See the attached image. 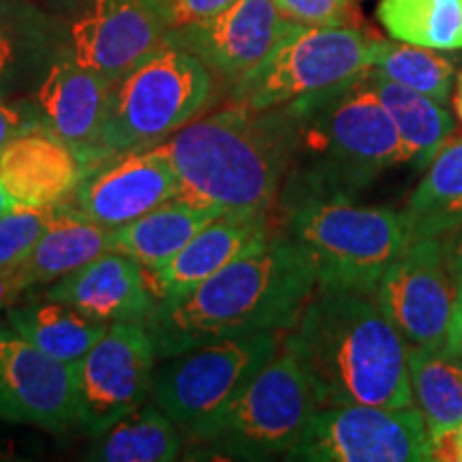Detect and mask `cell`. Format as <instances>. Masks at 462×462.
I'll return each mask as SVG.
<instances>
[{
    "instance_id": "cell-22",
    "label": "cell",
    "mask_w": 462,
    "mask_h": 462,
    "mask_svg": "<svg viewBox=\"0 0 462 462\" xmlns=\"http://www.w3.org/2000/svg\"><path fill=\"white\" fill-rule=\"evenodd\" d=\"M69 48L54 20L28 0H0V97L39 84Z\"/></svg>"
},
{
    "instance_id": "cell-40",
    "label": "cell",
    "mask_w": 462,
    "mask_h": 462,
    "mask_svg": "<svg viewBox=\"0 0 462 462\" xmlns=\"http://www.w3.org/2000/svg\"><path fill=\"white\" fill-rule=\"evenodd\" d=\"M15 206H17V201L11 198L7 190L3 189V184H0V215H3V212L11 210V208H15Z\"/></svg>"
},
{
    "instance_id": "cell-6",
    "label": "cell",
    "mask_w": 462,
    "mask_h": 462,
    "mask_svg": "<svg viewBox=\"0 0 462 462\" xmlns=\"http://www.w3.org/2000/svg\"><path fill=\"white\" fill-rule=\"evenodd\" d=\"M212 92V73L198 56L165 43L114 84L97 163L159 146L195 120Z\"/></svg>"
},
{
    "instance_id": "cell-19",
    "label": "cell",
    "mask_w": 462,
    "mask_h": 462,
    "mask_svg": "<svg viewBox=\"0 0 462 462\" xmlns=\"http://www.w3.org/2000/svg\"><path fill=\"white\" fill-rule=\"evenodd\" d=\"M273 217L218 215L163 268L148 273L157 300L176 298L190 291L246 253L255 251L274 236Z\"/></svg>"
},
{
    "instance_id": "cell-21",
    "label": "cell",
    "mask_w": 462,
    "mask_h": 462,
    "mask_svg": "<svg viewBox=\"0 0 462 462\" xmlns=\"http://www.w3.org/2000/svg\"><path fill=\"white\" fill-rule=\"evenodd\" d=\"M107 251H112V231L86 221L71 206L24 259L0 273V309H9L22 293L62 279Z\"/></svg>"
},
{
    "instance_id": "cell-27",
    "label": "cell",
    "mask_w": 462,
    "mask_h": 462,
    "mask_svg": "<svg viewBox=\"0 0 462 462\" xmlns=\"http://www.w3.org/2000/svg\"><path fill=\"white\" fill-rule=\"evenodd\" d=\"M374 95L394 120L409 163L415 170H426L437 152L446 146L456 131L454 116L443 103L415 92L407 86L392 82L383 75L368 71Z\"/></svg>"
},
{
    "instance_id": "cell-29",
    "label": "cell",
    "mask_w": 462,
    "mask_h": 462,
    "mask_svg": "<svg viewBox=\"0 0 462 462\" xmlns=\"http://www.w3.org/2000/svg\"><path fill=\"white\" fill-rule=\"evenodd\" d=\"M377 17L394 42L462 50V0H381Z\"/></svg>"
},
{
    "instance_id": "cell-8",
    "label": "cell",
    "mask_w": 462,
    "mask_h": 462,
    "mask_svg": "<svg viewBox=\"0 0 462 462\" xmlns=\"http://www.w3.org/2000/svg\"><path fill=\"white\" fill-rule=\"evenodd\" d=\"M379 42L356 26L293 24L257 67L231 84V103L273 109L337 90L373 67Z\"/></svg>"
},
{
    "instance_id": "cell-14",
    "label": "cell",
    "mask_w": 462,
    "mask_h": 462,
    "mask_svg": "<svg viewBox=\"0 0 462 462\" xmlns=\"http://www.w3.org/2000/svg\"><path fill=\"white\" fill-rule=\"evenodd\" d=\"M73 364L0 330V418L65 435L75 424Z\"/></svg>"
},
{
    "instance_id": "cell-30",
    "label": "cell",
    "mask_w": 462,
    "mask_h": 462,
    "mask_svg": "<svg viewBox=\"0 0 462 462\" xmlns=\"http://www.w3.org/2000/svg\"><path fill=\"white\" fill-rule=\"evenodd\" d=\"M371 69L392 82L421 92L443 106L449 101L456 86V65L452 58L439 50L420 48L411 43H394L381 39Z\"/></svg>"
},
{
    "instance_id": "cell-28",
    "label": "cell",
    "mask_w": 462,
    "mask_h": 462,
    "mask_svg": "<svg viewBox=\"0 0 462 462\" xmlns=\"http://www.w3.org/2000/svg\"><path fill=\"white\" fill-rule=\"evenodd\" d=\"M184 452L178 424L159 404L143 402L92 439L84 460L97 462H171Z\"/></svg>"
},
{
    "instance_id": "cell-23",
    "label": "cell",
    "mask_w": 462,
    "mask_h": 462,
    "mask_svg": "<svg viewBox=\"0 0 462 462\" xmlns=\"http://www.w3.org/2000/svg\"><path fill=\"white\" fill-rule=\"evenodd\" d=\"M218 215L221 212L215 208L173 198L137 221L114 229L112 248L135 259L146 273H154L176 257L189 240Z\"/></svg>"
},
{
    "instance_id": "cell-33",
    "label": "cell",
    "mask_w": 462,
    "mask_h": 462,
    "mask_svg": "<svg viewBox=\"0 0 462 462\" xmlns=\"http://www.w3.org/2000/svg\"><path fill=\"white\" fill-rule=\"evenodd\" d=\"M43 129L34 103L9 101L0 97V152L26 133Z\"/></svg>"
},
{
    "instance_id": "cell-7",
    "label": "cell",
    "mask_w": 462,
    "mask_h": 462,
    "mask_svg": "<svg viewBox=\"0 0 462 462\" xmlns=\"http://www.w3.org/2000/svg\"><path fill=\"white\" fill-rule=\"evenodd\" d=\"M279 332L225 337L157 362L150 401L190 443L217 426L255 374L281 351Z\"/></svg>"
},
{
    "instance_id": "cell-39",
    "label": "cell",
    "mask_w": 462,
    "mask_h": 462,
    "mask_svg": "<svg viewBox=\"0 0 462 462\" xmlns=\"http://www.w3.org/2000/svg\"><path fill=\"white\" fill-rule=\"evenodd\" d=\"M454 109L458 114L462 123V71L456 75V86H454Z\"/></svg>"
},
{
    "instance_id": "cell-20",
    "label": "cell",
    "mask_w": 462,
    "mask_h": 462,
    "mask_svg": "<svg viewBox=\"0 0 462 462\" xmlns=\"http://www.w3.org/2000/svg\"><path fill=\"white\" fill-rule=\"evenodd\" d=\"M78 154L48 129L17 137L0 152V184L17 206L48 208L65 201L84 180Z\"/></svg>"
},
{
    "instance_id": "cell-18",
    "label": "cell",
    "mask_w": 462,
    "mask_h": 462,
    "mask_svg": "<svg viewBox=\"0 0 462 462\" xmlns=\"http://www.w3.org/2000/svg\"><path fill=\"white\" fill-rule=\"evenodd\" d=\"M45 298L106 323H146L157 309L148 273L123 251H107L51 282Z\"/></svg>"
},
{
    "instance_id": "cell-5",
    "label": "cell",
    "mask_w": 462,
    "mask_h": 462,
    "mask_svg": "<svg viewBox=\"0 0 462 462\" xmlns=\"http://www.w3.org/2000/svg\"><path fill=\"white\" fill-rule=\"evenodd\" d=\"M282 231L315 265L317 287L374 293L409 242L407 218L392 206L309 199L281 212Z\"/></svg>"
},
{
    "instance_id": "cell-25",
    "label": "cell",
    "mask_w": 462,
    "mask_h": 462,
    "mask_svg": "<svg viewBox=\"0 0 462 462\" xmlns=\"http://www.w3.org/2000/svg\"><path fill=\"white\" fill-rule=\"evenodd\" d=\"M7 321L17 337L67 364H75L88 354L109 328L106 321L92 319L73 306L45 296L9 306Z\"/></svg>"
},
{
    "instance_id": "cell-17",
    "label": "cell",
    "mask_w": 462,
    "mask_h": 462,
    "mask_svg": "<svg viewBox=\"0 0 462 462\" xmlns=\"http://www.w3.org/2000/svg\"><path fill=\"white\" fill-rule=\"evenodd\" d=\"M112 88V82L79 65L69 48L51 62L34 88L32 103L43 129L78 154L86 173L95 170Z\"/></svg>"
},
{
    "instance_id": "cell-13",
    "label": "cell",
    "mask_w": 462,
    "mask_h": 462,
    "mask_svg": "<svg viewBox=\"0 0 462 462\" xmlns=\"http://www.w3.org/2000/svg\"><path fill=\"white\" fill-rule=\"evenodd\" d=\"M171 31V0H88L73 15L67 43L79 65L116 84Z\"/></svg>"
},
{
    "instance_id": "cell-12",
    "label": "cell",
    "mask_w": 462,
    "mask_h": 462,
    "mask_svg": "<svg viewBox=\"0 0 462 462\" xmlns=\"http://www.w3.org/2000/svg\"><path fill=\"white\" fill-rule=\"evenodd\" d=\"M373 296L407 345H448L456 281L443 238L409 240L385 268Z\"/></svg>"
},
{
    "instance_id": "cell-15",
    "label": "cell",
    "mask_w": 462,
    "mask_h": 462,
    "mask_svg": "<svg viewBox=\"0 0 462 462\" xmlns=\"http://www.w3.org/2000/svg\"><path fill=\"white\" fill-rule=\"evenodd\" d=\"M291 26L273 0H236L221 14L173 28L167 43L190 51L210 73L234 84L257 67Z\"/></svg>"
},
{
    "instance_id": "cell-31",
    "label": "cell",
    "mask_w": 462,
    "mask_h": 462,
    "mask_svg": "<svg viewBox=\"0 0 462 462\" xmlns=\"http://www.w3.org/2000/svg\"><path fill=\"white\" fill-rule=\"evenodd\" d=\"M69 199L56 206H15L0 215V273L28 255L51 225L69 212Z\"/></svg>"
},
{
    "instance_id": "cell-34",
    "label": "cell",
    "mask_w": 462,
    "mask_h": 462,
    "mask_svg": "<svg viewBox=\"0 0 462 462\" xmlns=\"http://www.w3.org/2000/svg\"><path fill=\"white\" fill-rule=\"evenodd\" d=\"M234 3L236 0H171L173 28L221 14L223 9H227Z\"/></svg>"
},
{
    "instance_id": "cell-41",
    "label": "cell",
    "mask_w": 462,
    "mask_h": 462,
    "mask_svg": "<svg viewBox=\"0 0 462 462\" xmlns=\"http://www.w3.org/2000/svg\"><path fill=\"white\" fill-rule=\"evenodd\" d=\"M0 330H3V326H0Z\"/></svg>"
},
{
    "instance_id": "cell-26",
    "label": "cell",
    "mask_w": 462,
    "mask_h": 462,
    "mask_svg": "<svg viewBox=\"0 0 462 462\" xmlns=\"http://www.w3.org/2000/svg\"><path fill=\"white\" fill-rule=\"evenodd\" d=\"M402 212L409 240L443 238L462 229V137L439 150Z\"/></svg>"
},
{
    "instance_id": "cell-35",
    "label": "cell",
    "mask_w": 462,
    "mask_h": 462,
    "mask_svg": "<svg viewBox=\"0 0 462 462\" xmlns=\"http://www.w3.org/2000/svg\"><path fill=\"white\" fill-rule=\"evenodd\" d=\"M432 460L462 462V424L449 435L432 443Z\"/></svg>"
},
{
    "instance_id": "cell-24",
    "label": "cell",
    "mask_w": 462,
    "mask_h": 462,
    "mask_svg": "<svg viewBox=\"0 0 462 462\" xmlns=\"http://www.w3.org/2000/svg\"><path fill=\"white\" fill-rule=\"evenodd\" d=\"M407 366L413 404L435 443L462 424V357L448 345H409Z\"/></svg>"
},
{
    "instance_id": "cell-2",
    "label": "cell",
    "mask_w": 462,
    "mask_h": 462,
    "mask_svg": "<svg viewBox=\"0 0 462 462\" xmlns=\"http://www.w3.org/2000/svg\"><path fill=\"white\" fill-rule=\"evenodd\" d=\"M281 345L302 366L319 407L413 404L409 345L373 293L317 287Z\"/></svg>"
},
{
    "instance_id": "cell-36",
    "label": "cell",
    "mask_w": 462,
    "mask_h": 462,
    "mask_svg": "<svg viewBox=\"0 0 462 462\" xmlns=\"http://www.w3.org/2000/svg\"><path fill=\"white\" fill-rule=\"evenodd\" d=\"M456 281V309L452 317V326L448 334V346L462 357V279Z\"/></svg>"
},
{
    "instance_id": "cell-11",
    "label": "cell",
    "mask_w": 462,
    "mask_h": 462,
    "mask_svg": "<svg viewBox=\"0 0 462 462\" xmlns=\"http://www.w3.org/2000/svg\"><path fill=\"white\" fill-rule=\"evenodd\" d=\"M157 362L143 323H109L97 345L73 364L78 429L95 439L146 402Z\"/></svg>"
},
{
    "instance_id": "cell-3",
    "label": "cell",
    "mask_w": 462,
    "mask_h": 462,
    "mask_svg": "<svg viewBox=\"0 0 462 462\" xmlns=\"http://www.w3.org/2000/svg\"><path fill=\"white\" fill-rule=\"evenodd\" d=\"M154 148L176 171L178 198L221 215L273 217L291 157V118L285 106L231 103Z\"/></svg>"
},
{
    "instance_id": "cell-37",
    "label": "cell",
    "mask_w": 462,
    "mask_h": 462,
    "mask_svg": "<svg viewBox=\"0 0 462 462\" xmlns=\"http://www.w3.org/2000/svg\"><path fill=\"white\" fill-rule=\"evenodd\" d=\"M443 242H446L448 265L452 270V276L454 279H462V229L443 236Z\"/></svg>"
},
{
    "instance_id": "cell-16",
    "label": "cell",
    "mask_w": 462,
    "mask_h": 462,
    "mask_svg": "<svg viewBox=\"0 0 462 462\" xmlns=\"http://www.w3.org/2000/svg\"><path fill=\"white\" fill-rule=\"evenodd\" d=\"M173 198H178L176 171L157 148H148L95 167L69 201L86 221L114 231Z\"/></svg>"
},
{
    "instance_id": "cell-1",
    "label": "cell",
    "mask_w": 462,
    "mask_h": 462,
    "mask_svg": "<svg viewBox=\"0 0 462 462\" xmlns=\"http://www.w3.org/2000/svg\"><path fill=\"white\" fill-rule=\"evenodd\" d=\"M315 289L309 255L287 234H274L190 291L159 300L146 328L159 360L225 337L282 334Z\"/></svg>"
},
{
    "instance_id": "cell-4",
    "label": "cell",
    "mask_w": 462,
    "mask_h": 462,
    "mask_svg": "<svg viewBox=\"0 0 462 462\" xmlns=\"http://www.w3.org/2000/svg\"><path fill=\"white\" fill-rule=\"evenodd\" d=\"M368 71L337 90L285 106L291 118V157L279 212L309 199H356L383 173L409 165L394 120L374 95Z\"/></svg>"
},
{
    "instance_id": "cell-10",
    "label": "cell",
    "mask_w": 462,
    "mask_h": 462,
    "mask_svg": "<svg viewBox=\"0 0 462 462\" xmlns=\"http://www.w3.org/2000/svg\"><path fill=\"white\" fill-rule=\"evenodd\" d=\"M302 462H432L424 415L415 404L321 407L285 454Z\"/></svg>"
},
{
    "instance_id": "cell-38",
    "label": "cell",
    "mask_w": 462,
    "mask_h": 462,
    "mask_svg": "<svg viewBox=\"0 0 462 462\" xmlns=\"http://www.w3.org/2000/svg\"><path fill=\"white\" fill-rule=\"evenodd\" d=\"M48 3H50L51 9L58 11V14L75 15L79 9L84 7L86 3H88V0H48Z\"/></svg>"
},
{
    "instance_id": "cell-9",
    "label": "cell",
    "mask_w": 462,
    "mask_h": 462,
    "mask_svg": "<svg viewBox=\"0 0 462 462\" xmlns=\"http://www.w3.org/2000/svg\"><path fill=\"white\" fill-rule=\"evenodd\" d=\"M319 409L302 366L281 345L215 429L190 443L189 458L268 460L287 454Z\"/></svg>"
},
{
    "instance_id": "cell-32",
    "label": "cell",
    "mask_w": 462,
    "mask_h": 462,
    "mask_svg": "<svg viewBox=\"0 0 462 462\" xmlns=\"http://www.w3.org/2000/svg\"><path fill=\"white\" fill-rule=\"evenodd\" d=\"M276 9L293 24L354 26V0H273Z\"/></svg>"
}]
</instances>
